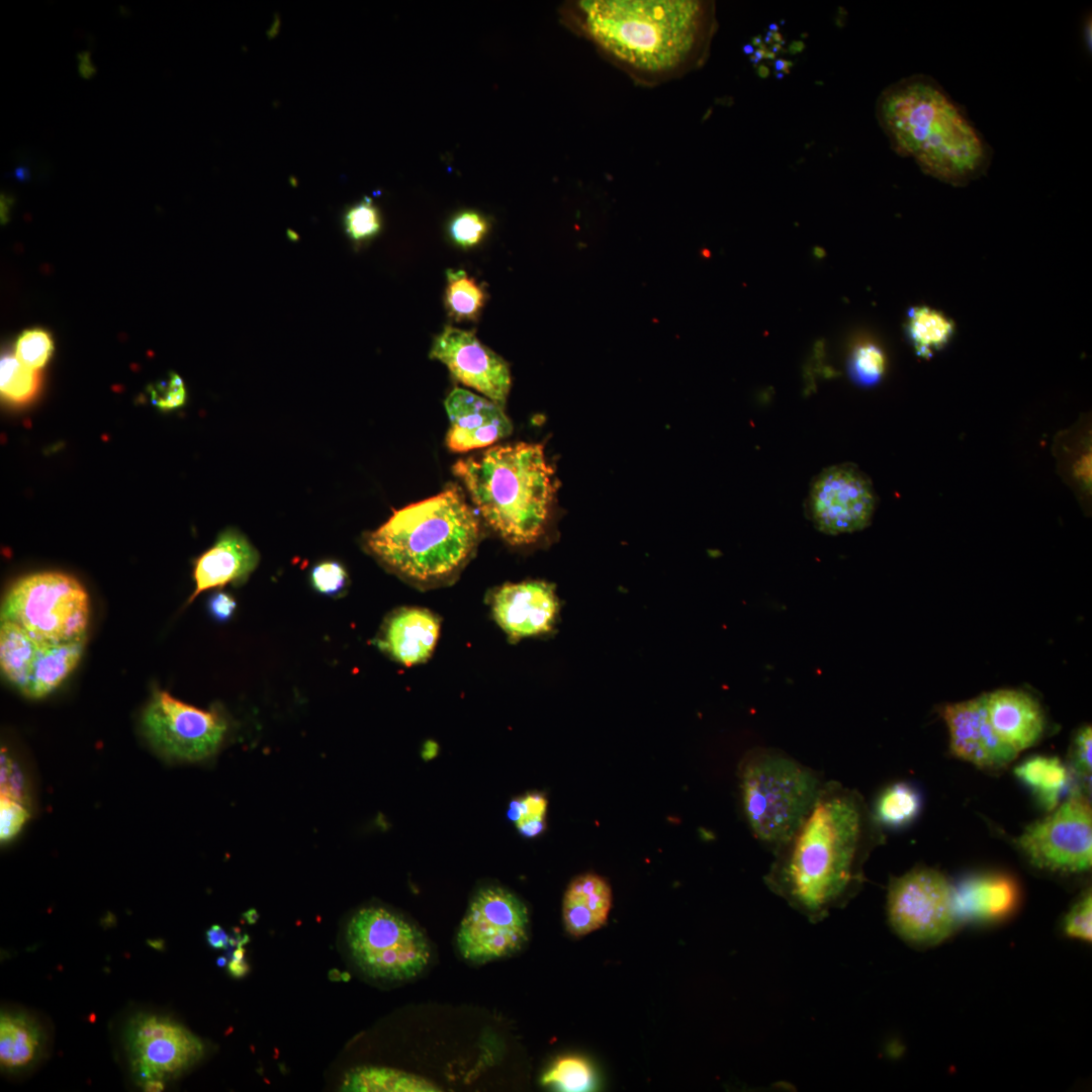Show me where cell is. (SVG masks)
Returning <instances> with one entry per match:
<instances>
[{"mask_svg": "<svg viewBox=\"0 0 1092 1092\" xmlns=\"http://www.w3.org/2000/svg\"><path fill=\"white\" fill-rule=\"evenodd\" d=\"M921 807L918 789L910 783L897 782L878 796L872 816L879 827L899 829L910 825L918 817Z\"/></svg>", "mask_w": 1092, "mask_h": 1092, "instance_id": "obj_30", "label": "cell"}, {"mask_svg": "<svg viewBox=\"0 0 1092 1092\" xmlns=\"http://www.w3.org/2000/svg\"><path fill=\"white\" fill-rule=\"evenodd\" d=\"M40 384L37 370L23 365L15 356L6 355L0 363V391L2 397L12 403L31 400Z\"/></svg>", "mask_w": 1092, "mask_h": 1092, "instance_id": "obj_33", "label": "cell"}, {"mask_svg": "<svg viewBox=\"0 0 1092 1092\" xmlns=\"http://www.w3.org/2000/svg\"><path fill=\"white\" fill-rule=\"evenodd\" d=\"M453 473L487 525L508 543L528 545L543 535L556 483L542 445L494 446L459 459Z\"/></svg>", "mask_w": 1092, "mask_h": 1092, "instance_id": "obj_4", "label": "cell"}, {"mask_svg": "<svg viewBox=\"0 0 1092 1092\" xmlns=\"http://www.w3.org/2000/svg\"><path fill=\"white\" fill-rule=\"evenodd\" d=\"M438 745L434 741H427L422 750V757L425 760L433 759L438 754Z\"/></svg>", "mask_w": 1092, "mask_h": 1092, "instance_id": "obj_50", "label": "cell"}, {"mask_svg": "<svg viewBox=\"0 0 1092 1092\" xmlns=\"http://www.w3.org/2000/svg\"><path fill=\"white\" fill-rule=\"evenodd\" d=\"M1014 775L1026 787L1039 806L1051 812L1058 805L1069 782V770L1056 756L1034 755L1014 768Z\"/></svg>", "mask_w": 1092, "mask_h": 1092, "instance_id": "obj_27", "label": "cell"}, {"mask_svg": "<svg viewBox=\"0 0 1092 1092\" xmlns=\"http://www.w3.org/2000/svg\"><path fill=\"white\" fill-rule=\"evenodd\" d=\"M342 1091L435 1092V1084L420 1076L384 1067H360L346 1074Z\"/></svg>", "mask_w": 1092, "mask_h": 1092, "instance_id": "obj_29", "label": "cell"}, {"mask_svg": "<svg viewBox=\"0 0 1092 1092\" xmlns=\"http://www.w3.org/2000/svg\"><path fill=\"white\" fill-rule=\"evenodd\" d=\"M347 571L335 560H325L315 564L310 571L312 587L326 596H336L347 583Z\"/></svg>", "mask_w": 1092, "mask_h": 1092, "instance_id": "obj_41", "label": "cell"}, {"mask_svg": "<svg viewBox=\"0 0 1092 1092\" xmlns=\"http://www.w3.org/2000/svg\"><path fill=\"white\" fill-rule=\"evenodd\" d=\"M346 941L357 966L375 979H412L424 971L431 958L423 931L383 907L358 910L347 924Z\"/></svg>", "mask_w": 1092, "mask_h": 1092, "instance_id": "obj_8", "label": "cell"}, {"mask_svg": "<svg viewBox=\"0 0 1092 1092\" xmlns=\"http://www.w3.org/2000/svg\"><path fill=\"white\" fill-rule=\"evenodd\" d=\"M84 643L85 640L44 643L22 695L39 699L56 690L77 666Z\"/></svg>", "mask_w": 1092, "mask_h": 1092, "instance_id": "obj_26", "label": "cell"}, {"mask_svg": "<svg viewBox=\"0 0 1092 1092\" xmlns=\"http://www.w3.org/2000/svg\"><path fill=\"white\" fill-rule=\"evenodd\" d=\"M145 1091L157 1092L164 1090V1082L162 1080H148L142 1084Z\"/></svg>", "mask_w": 1092, "mask_h": 1092, "instance_id": "obj_51", "label": "cell"}, {"mask_svg": "<svg viewBox=\"0 0 1092 1092\" xmlns=\"http://www.w3.org/2000/svg\"><path fill=\"white\" fill-rule=\"evenodd\" d=\"M14 175L18 179L23 180V179L27 178V176H28V169L26 167H18V168L15 169Z\"/></svg>", "mask_w": 1092, "mask_h": 1092, "instance_id": "obj_53", "label": "cell"}, {"mask_svg": "<svg viewBox=\"0 0 1092 1092\" xmlns=\"http://www.w3.org/2000/svg\"><path fill=\"white\" fill-rule=\"evenodd\" d=\"M444 405L450 422L446 444L453 452L489 446L513 431L504 407L464 388H454Z\"/></svg>", "mask_w": 1092, "mask_h": 1092, "instance_id": "obj_17", "label": "cell"}, {"mask_svg": "<svg viewBox=\"0 0 1092 1092\" xmlns=\"http://www.w3.org/2000/svg\"><path fill=\"white\" fill-rule=\"evenodd\" d=\"M547 806L548 802L543 794L528 793L510 802L507 817L516 824L522 835L536 837L546 828Z\"/></svg>", "mask_w": 1092, "mask_h": 1092, "instance_id": "obj_35", "label": "cell"}, {"mask_svg": "<svg viewBox=\"0 0 1092 1092\" xmlns=\"http://www.w3.org/2000/svg\"><path fill=\"white\" fill-rule=\"evenodd\" d=\"M561 14L569 28L645 84L702 66L716 31L711 1L580 0Z\"/></svg>", "mask_w": 1092, "mask_h": 1092, "instance_id": "obj_2", "label": "cell"}, {"mask_svg": "<svg viewBox=\"0 0 1092 1092\" xmlns=\"http://www.w3.org/2000/svg\"><path fill=\"white\" fill-rule=\"evenodd\" d=\"M990 722L1000 739L1019 753L1043 736L1045 718L1039 703L1021 690L1001 689L985 694Z\"/></svg>", "mask_w": 1092, "mask_h": 1092, "instance_id": "obj_20", "label": "cell"}, {"mask_svg": "<svg viewBox=\"0 0 1092 1092\" xmlns=\"http://www.w3.org/2000/svg\"><path fill=\"white\" fill-rule=\"evenodd\" d=\"M529 937L526 905L497 886L481 888L471 899L460 923L456 943L460 954L484 964L514 954Z\"/></svg>", "mask_w": 1092, "mask_h": 1092, "instance_id": "obj_11", "label": "cell"}, {"mask_svg": "<svg viewBox=\"0 0 1092 1092\" xmlns=\"http://www.w3.org/2000/svg\"><path fill=\"white\" fill-rule=\"evenodd\" d=\"M19 625L1 620L0 665L4 677L21 694L25 691L43 644Z\"/></svg>", "mask_w": 1092, "mask_h": 1092, "instance_id": "obj_25", "label": "cell"}, {"mask_svg": "<svg viewBox=\"0 0 1092 1092\" xmlns=\"http://www.w3.org/2000/svg\"><path fill=\"white\" fill-rule=\"evenodd\" d=\"M612 891L605 879L594 874L575 878L568 886L562 905L566 931L582 936L601 928L608 919Z\"/></svg>", "mask_w": 1092, "mask_h": 1092, "instance_id": "obj_23", "label": "cell"}, {"mask_svg": "<svg viewBox=\"0 0 1092 1092\" xmlns=\"http://www.w3.org/2000/svg\"><path fill=\"white\" fill-rule=\"evenodd\" d=\"M225 964H226V960H225V958H222V957L218 958V960H217V965H218L219 967H222V966H224Z\"/></svg>", "mask_w": 1092, "mask_h": 1092, "instance_id": "obj_55", "label": "cell"}, {"mask_svg": "<svg viewBox=\"0 0 1092 1092\" xmlns=\"http://www.w3.org/2000/svg\"><path fill=\"white\" fill-rule=\"evenodd\" d=\"M847 367L854 383L864 387L875 386L885 375L887 358L878 344L862 341L852 348Z\"/></svg>", "mask_w": 1092, "mask_h": 1092, "instance_id": "obj_34", "label": "cell"}, {"mask_svg": "<svg viewBox=\"0 0 1092 1092\" xmlns=\"http://www.w3.org/2000/svg\"><path fill=\"white\" fill-rule=\"evenodd\" d=\"M541 1083L559 1091L581 1092L594 1090L597 1080L594 1068L586 1059L564 1056L553 1063L543 1075Z\"/></svg>", "mask_w": 1092, "mask_h": 1092, "instance_id": "obj_32", "label": "cell"}, {"mask_svg": "<svg viewBox=\"0 0 1092 1092\" xmlns=\"http://www.w3.org/2000/svg\"><path fill=\"white\" fill-rule=\"evenodd\" d=\"M245 916H246V919H247V921H248V922H249L250 924H253V923H255V922H256V920H257V912H256L255 910H250V911H248V912H247V913L245 914Z\"/></svg>", "mask_w": 1092, "mask_h": 1092, "instance_id": "obj_54", "label": "cell"}, {"mask_svg": "<svg viewBox=\"0 0 1092 1092\" xmlns=\"http://www.w3.org/2000/svg\"><path fill=\"white\" fill-rule=\"evenodd\" d=\"M1063 928L1066 935L1085 942L1092 939V897L1086 891L1065 915Z\"/></svg>", "mask_w": 1092, "mask_h": 1092, "instance_id": "obj_39", "label": "cell"}, {"mask_svg": "<svg viewBox=\"0 0 1092 1092\" xmlns=\"http://www.w3.org/2000/svg\"><path fill=\"white\" fill-rule=\"evenodd\" d=\"M44 1033L39 1023L23 1012L2 1011L0 1016L1 1070L16 1073L35 1064L42 1054Z\"/></svg>", "mask_w": 1092, "mask_h": 1092, "instance_id": "obj_24", "label": "cell"}, {"mask_svg": "<svg viewBox=\"0 0 1092 1092\" xmlns=\"http://www.w3.org/2000/svg\"><path fill=\"white\" fill-rule=\"evenodd\" d=\"M345 231L356 243L374 238L381 230V216L372 199L365 197L349 207L344 215Z\"/></svg>", "mask_w": 1092, "mask_h": 1092, "instance_id": "obj_36", "label": "cell"}, {"mask_svg": "<svg viewBox=\"0 0 1092 1092\" xmlns=\"http://www.w3.org/2000/svg\"><path fill=\"white\" fill-rule=\"evenodd\" d=\"M89 597L75 577L55 571L33 573L16 580L6 592L1 620L19 625L41 642L85 640L89 623Z\"/></svg>", "mask_w": 1092, "mask_h": 1092, "instance_id": "obj_7", "label": "cell"}, {"mask_svg": "<svg viewBox=\"0 0 1092 1092\" xmlns=\"http://www.w3.org/2000/svg\"><path fill=\"white\" fill-rule=\"evenodd\" d=\"M151 401L162 411H170L184 404L186 389L182 378L171 372L169 376L149 387Z\"/></svg>", "mask_w": 1092, "mask_h": 1092, "instance_id": "obj_43", "label": "cell"}, {"mask_svg": "<svg viewBox=\"0 0 1092 1092\" xmlns=\"http://www.w3.org/2000/svg\"><path fill=\"white\" fill-rule=\"evenodd\" d=\"M956 903L962 923H995L1011 916L1019 902L1016 880L1001 872L967 876L954 886Z\"/></svg>", "mask_w": 1092, "mask_h": 1092, "instance_id": "obj_19", "label": "cell"}, {"mask_svg": "<svg viewBox=\"0 0 1092 1092\" xmlns=\"http://www.w3.org/2000/svg\"><path fill=\"white\" fill-rule=\"evenodd\" d=\"M905 333L919 357L928 359L950 342L954 323L943 312L927 305H915L908 309Z\"/></svg>", "mask_w": 1092, "mask_h": 1092, "instance_id": "obj_28", "label": "cell"}, {"mask_svg": "<svg viewBox=\"0 0 1092 1092\" xmlns=\"http://www.w3.org/2000/svg\"><path fill=\"white\" fill-rule=\"evenodd\" d=\"M0 787L1 795L15 799L25 805L28 804L24 775L19 764L11 757L5 747L1 748L0 755Z\"/></svg>", "mask_w": 1092, "mask_h": 1092, "instance_id": "obj_40", "label": "cell"}, {"mask_svg": "<svg viewBox=\"0 0 1092 1092\" xmlns=\"http://www.w3.org/2000/svg\"><path fill=\"white\" fill-rule=\"evenodd\" d=\"M430 358L443 363L458 382L505 406L512 382L510 367L474 331L446 326L435 337Z\"/></svg>", "mask_w": 1092, "mask_h": 1092, "instance_id": "obj_15", "label": "cell"}, {"mask_svg": "<svg viewBox=\"0 0 1092 1092\" xmlns=\"http://www.w3.org/2000/svg\"><path fill=\"white\" fill-rule=\"evenodd\" d=\"M258 562V551L242 533L235 529L223 531L197 558L193 570L195 588L188 602L204 590L244 582Z\"/></svg>", "mask_w": 1092, "mask_h": 1092, "instance_id": "obj_21", "label": "cell"}, {"mask_svg": "<svg viewBox=\"0 0 1092 1092\" xmlns=\"http://www.w3.org/2000/svg\"><path fill=\"white\" fill-rule=\"evenodd\" d=\"M245 952L246 950L243 946H237L232 953V960L228 964V969L234 977H243L249 971L248 964L245 961Z\"/></svg>", "mask_w": 1092, "mask_h": 1092, "instance_id": "obj_46", "label": "cell"}, {"mask_svg": "<svg viewBox=\"0 0 1092 1092\" xmlns=\"http://www.w3.org/2000/svg\"><path fill=\"white\" fill-rule=\"evenodd\" d=\"M206 939L212 948L223 949L230 945L231 938L219 925L215 924L206 931Z\"/></svg>", "mask_w": 1092, "mask_h": 1092, "instance_id": "obj_47", "label": "cell"}, {"mask_svg": "<svg viewBox=\"0 0 1092 1092\" xmlns=\"http://www.w3.org/2000/svg\"><path fill=\"white\" fill-rule=\"evenodd\" d=\"M124 1048L131 1073L142 1085L176 1076L204 1053L199 1037L168 1017L138 1013L126 1023Z\"/></svg>", "mask_w": 1092, "mask_h": 1092, "instance_id": "obj_14", "label": "cell"}, {"mask_svg": "<svg viewBox=\"0 0 1092 1092\" xmlns=\"http://www.w3.org/2000/svg\"><path fill=\"white\" fill-rule=\"evenodd\" d=\"M824 782L818 771L780 749L749 750L739 764V786L753 836L775 851L808 814Z\"/></svg>", "mask_w": 1092, "mask_h": 1092, "instance_id": "obj_6", "label": "cell"}, {"mask_svg": "<svg viewBox=\"0 0 1092 1092\" xmlns=\"http://www.w3.org/2000/svg\"><path fill=\"white\" fill-rule=\"evenodd\" d=\"M1016 844L1030 863L1057 874H1081L1092 864V810L1075 789L1045 818L1028 825Z\"/></svg>", "mask_w": 1092, "mask_h": 1092, "instance_id": "obj_10", "label": "cell"}, {"mask_svg": "<svg viewBox=\"0 0 1092 1092\" xmlns=\"http://www.w3.org/2000/svg\"><path fill=\"white\" fill-rule=\"evenodd\" d=\"M558 608L553 586L538 580L504 584L492 601L495 621L516 640L550 631Z\"/></svg>", "mask_w": 1092, "mask_h": 1092, "instance_id": "obj_18", "label": "cell"}, {"mask_svg": "<svg viewBox=\"0 0 1092 1092\" xmlns=\"http://www.w3.org/2000/svg\"><path fill=\"white\" fill-rule=\"evenodd\" d=\"M439 632L440 622L430 611L401 608L385 622L380 647L406 666L423 663L433 653Z\"/></svg>", "mask_w": 1092, "mask_h": 1092, "instance_id": "obj_22", "label": "cell"}, {"mask_svg": "<svg viewBox=\"0 0 1092 1092\" xmlns=\"http://www.w3.org/2000/svg\"><path fill=\"white\" fill-rule=\"evenodd\" d=\"M446 277L444 306L448 316L455 322H476L488 296L483 284L461 269L447 270Z\"/></svg>", "mask_w": 1092, "mask_h": 1092, "instance_id": "obj_31", "label": "cell"}, {"mask_svg": "<svg viewBox=\"0 0 1092 1092\" xmlns=\"http://www.w3.org/2000/svg\"><path fill=\"white\" fill-rule=\"evenodd\" d=\"M939 714L949 733L951 754L977 767L997 772L1010 764L1017 752L995 732L986 708L985 694L942 706Z\"/></svg>", "mask_w": 1092, "mask_h": 1092, "instance_id": "obj_16", "label": "cell"}, {"mask_svg": "<svg viewBox=\"0 0 1092 1092\" xmlns=\"http://www.w3.org/2000/svg\"><path fill=\"white\" fill-rule=\"evenodd\" d=\"M878 496L870 477L852 463L824 468L811 484L805 513L819 532L840 535L870 526Z\"/></svg>", "mask_w": 1092, "mask_h": 1092, "instance_id": "obj_13", "label": "cell"}, {"mask_svg": "<svg viewBox=\"0 0 1092 1092\" xmlns=\"http://www.w3.org/2000/svg\"><path fill=\"white\" fill-rule=\"evenodd\" d=\"M876 117L892 150L951 186L985 175L993 151L967 111L934 78L915 74L885 88Z\"/></svg>", "mask_w": 1092, "mask_h": 1092, "instance_id": "obj_3", "label": "cell"}, {"mask_svg": "<svg viewBox=\"0 0 1092 1092\" xmlns=\"http://www.w3.org/2000/svg\"><path fill=\"white\" fill-rule=\"evenodd\" d=\"M886 910L892 930L918 948L946 940L963 924L954 886L941 872L927 867L891 878Z\"/></svg>", "mask_w": 1092, "mask_h": 1092, "instance_id": "obj_9", "label": "cell"}, {"mask_svg": "<svg viewBox=\"0 0 1092 1092\" xmlns=\"http://www.w3.org/2000/svg\"><path fill=\"white\" fill-rule=\"evenodd\" d=\"M1092 731L1090 725L1079 728L1073 736L1070 760L1074 772L1086 781L1091 777Z\"/></svg>", "mask_w": 1092, "mask_h": 1092, "instance_id": "obj_44", "label": "cell"}, {"mask_svg": "<svg viewBox=\"0 0 1092 1092\" xmlns=\"http://www.w3.org/2000/svg\"><path fill=\"white\" fill-rule=\"evenodd\" d=\"M142 730L161 754L181 761H200L221 746L228 723L218 712L202 710L156 691L143 711Z\"/></svg>", "mask_w": 1092, "mask_h": 1092, "instance_id": "obj_12", "label": "cell"}, {"mask_svg": "<svg viewBox=\"0 0 1092 1092\" xmlns=\"http://www.w3.org/2000/svg\"><path fill=\"white\" fill-rule=\"evenodd\" d=\"M27 805L7 796H0V839L12 840L30 817Z\"/></svg>", "mask_w": 1092, "mask_h": 1092, "instance_id": "obj_42", "label": "cell"}, {"mask_svg": "<svg viewBox=\"0 0 1092 1092\" xmlns=\"http://www.w3.org/2000/svg\"><path fill=\"white\" fill-rule=\"evenodd\" d=\"M207 606L210 615L216 621L226 622L232 618L237 604L231 595L217 590L210 596Z\"/></svg>", "mask_w": 1092, "mask_h": 1092, "instance_id": "obj_45", "label": "cell"}, {"mask_svg": "<svg viewBox=\"0 0 1092 1092\" xmlns=\"http://www.w3.org/2000/svg\"><path fill=\"white\" fill-rule=\"evenodd\" d=\"M14 198L7 193L1 194L0 209H1V222L6 223L10 219V211L13 205Z\"/></svg>", "mask_w": 1092, "mask_h": 1092, "instance_id": "obj_49", "label": "cell"}, {"mask_svg": "<svg viewBox=\"0 0 1092 1092\" xmlns=\"http://www.w3.org/2000/svg\"><path fill=\"white\" fill-rule=\"evenodd\" d=\"M1091 16L1089 15V19H1086L1083 30L1085 46L1089 52L1091 51Z\"/></svg>", "mask_w": 1092, "mask_h": 1092, "instance_id": "obj_52", "label": "cell"}, {"mask_svg": "<svg viewBox=\"0 0 1092 1092\" xmlns=\"http://www.w3.org/2000/svg\"><path fill=\"white\" fill-rule=\"evenodd\" d=\"M76 58L78 60V73L81 77L89 79L97 72V67L91 59L90 51H81L77 53Z\"/></svg>", "mask_w": 1092, "mask_h": 1092, "instance_id": "obj_48", "label": "cell"}, {"mask_svg": "<svg viewBox=\"0 0 1092 1092\" xmlns=\"http://www.w3.org/2000/svg\"><path fill=\"white\" fill-rule=\"evenodd\" d=\"M488 231L487 218L474 210H464L455 214L448 228L452 242L463 249L477 246Z\"/></svg>", "mask_w": 1092, "mask_h": 1092, "instance_id": "obj_38", "label": "cell"}, {"mask_svg": "<svg viewBox=\"0 0 1092 1092\" xmlns=\"http://www.w3.org/2000/svg\"><path fill=\"white\" fill-rule=\"evenodd\" d=\"M878 828L855 790L825 781L800 825L772 851L763 881L809 922H821L860 891Z\"/></svg>", "mask_w": 1092, "mask_h": 1092, "instance_id": "obj_1", "label": "cell"}, {"mask_svg": "<svg viewBox=\"0 0 1092 1092\" xmlns=\"http://www.w3.org/2000/svg\"><path fill=\"white\" fill-rule=\"evenodd\" d=\"M54 344L48 332L41 329L24 331L17 339L14 356L26 367L39 370L50 360Z\"/></svg>", "mask_w": 1092, "mask_h": 1092, "instance_id": "obj_37", "label": "cell"}, {"mask_svg": "<svg viewBox=\"0 0 1092 1092\" xmlns=\"http://www.w3.org/2000/svg\"><path fill=\"white\" fill-rule=\"evenodd\" d=\"M479 520L458 488L394 511L368 534L366 545L382 563L412 579L450 575L462 565L479 538Z\"/></svg>", "mask_w": 1092, "mask_h": 1092, "instance_id": "obj_5", "label": "cell"}]
</instances>
